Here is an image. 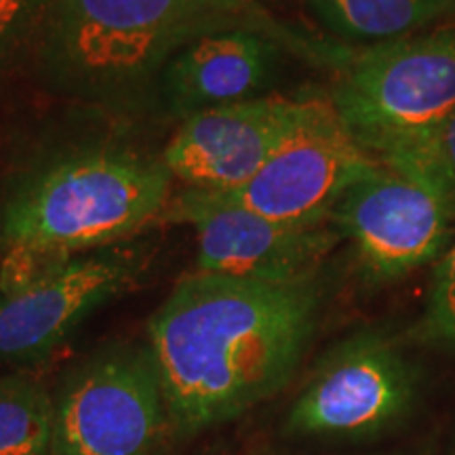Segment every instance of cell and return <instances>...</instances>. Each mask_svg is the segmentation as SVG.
Segmentation results:
<instances>
[{"label": "cell", "mask_w": 455, "mask_h": 455, "mask_svg": "<svg viewBox=\"0 0 455 455\" xmlns=\"http://www.w3.org/2000/svg\"><path fill=\"white\" fill-rule=\"evenodd\" d=\"M382 161L346 124L331 98L299 100L281 144L247 184L221 192L249 212L289 226L327 224L341 196Z\"/></svg>", "instance_id": "obj_5"}, {"label": "cell", "mask_w": 455, "mask_h": 455, "mask_svg": "<svg viewBox=\"0 0 455 455\" xmlns=\"http://www.w3.org/2000/svg\"><path fill=\"white\" fill-rule=\"evenodd\" d=\"M415 335L426 344L455 350V241L441 255Z\"/></svg>", "instance_id": "obj_16"}, {"label": "cell", "mask_w": 455, "mask_h": 455, "mask_svg": "<svg viewBox=\"0 0 455 455\" xmlns=\"http://www.w3.org/2000/svg\"><path fill=\"white\" fill-rule=\"evenodd\" d=\"M173 221L195 228L198 270L207 275L289 283L315 272L341 238L338 228L289 226L249 212L221 192L184 188L169 203Z\"/></svg>", "instance_id": "obj_9"}, {"label": "cell", "mask_w": 455, "mask_h": 455, "mask_svg": "<svg viewBox=\"0 0 455 455\" xmlns=\"http://www.w3.org/2000/svg\"><path fill=\"white\" fill-rule=\"evenodd\" d=\"M53 0H0V72L30 61Z\"/></svg>", "instance_id": "obj_17"}, {"label": "cell", "mask_w": 455, "mask_h": 455, "mask_svg": "<svg viewBox=\"0 0 455 455\" xmlns=\"http://www.w3.org/2000/svg\"><path fill=\"white\" fill-rule=\"evenodd\" d=\"M415 401V371L378 333L344 339L323 358L289 411V430L310 436H369L401 422Z\"/></svg>", "instance_id": "obj_8"}, {"label": "cell", "mask_w": 455, "mask_h": 455, "mask_svg": "<svg viewBox=\"0 0 455 455\" xmlns=\"http://www.w3.org/2000/svg\"><path fill=\"white\" fill-rule=\"evenodd\" d=\"M148 266L144 244L127 241L74 255L43 281L0 293V363L26 365L49 356L95 310L131 291Z\"/></svg>", "instance_id": "obj_7"}, {"label": "cell", "mask_w": 455, "mask_h": 455, "mask_svg": "<svg viewBox=\"0 0 455 455\" xmlns=\"http://www.w3.org/2000/svg\"><path fill=\"white\" fill-rule=\"evenodd\" d=\"M299 100L251 98L209 108L181 121L163 161L186 188L232 192L264 167L287 135Z\"/></svg>", "instance_id": "obj_11"}, {"label": "cell", "mask_w": 455, "mask_h": 455, "mask_svg": "<svg viewBox=\"0 0 455 455\" xmlns=\"http://www.w3.org/2000/svg\"><path fill=\"white\" fill-rule=\"evenodd\" d=\"M163 156L110 141L43 152L0 190V253L36 247L81 255L127 243L167 212Z\"/></svg>", "instance_id": "obj_3"}, {"label": "cell", "mask_w": 455, "mask_h": 455, "mask_svg": "<svg viewBox=\"0 0 455 455\" xmlns=\"http://www.w3.org/2000/svg\"><path fill=\"white\" fill-rule=\"evenodd\" d=\"M235 28L241 13L212 0H53L30 61L64 98L129 110L158 95L186 44Z\"/></svg>", "instance_id": "obj_2"}, {"label": "cell", "mask_w": 455, "mask_h": 455, "mask_svg": "<svg viewBox=\"0 0 455 455\" xmlns=\"http://www.w3.org/2000/svg\"><path fill=\"white\" fill-rule=\"evenodd\" d=\"M331 101L373 156L439 123L455 110V26L346 55Z\"/></svg>", "instance_id": "obj_4"}, {"label": "cell", "mask_w": 455, "mask_h": 455, "mask_svg": "<svg viewBox=\"0 0 455 455\" xmlns=\"http://www.w3.org/2000/svg\"><path fill=\"white\" fill-rule=\"evenodd\" d=\"M276 47L253 28L204 34L186 44L164 68L158 100L171 116L251 100L268 83Z\"/></svg>", "instance_id": "obj_12"}, {"label": "cell", "mask_w": 455, "mask_h": 455, "mask_svg": "<svg viewBox=\"0 0 455 455\" xmlns=\"http://www.w3.org/2000/svg\"><path fill=\"white\" fill-rule=\"evenodd\" d=\"M55 398L28 375H0V455H47Z\"/></svg>", "instance_id": "obj_14"}, {"label": "cell", "mask_w": 455, "mask_h": 455, "mask_svg": "<svg viewBox=\"0 0 455 455\" xmlns=\"http://www.w3.org/2000/svg\"><path fill=\"white\" fill-rule=\"evenodd\" d=\"M375 158L430 188L455 220V110L418 133L392 141Z\"/></svg>", "instance_id": "obj_15"}, {"label": "cell", "mask_w": 455, "mask_h": 455, "mask_svg": "<svg viewBox=\"0 0 455 455\" xmlns=\"http://www.w3.org/2000/svg\"><path fill=\"white\" fill-rule=\"evenodd\" d=\"M167 419L150 344H114L76 367L55 398L51 455H146Z\"/></svg>", "instance_id": "obj_6"}, {"label": "cell", "mask_w": 455, "mask_h": 455, "mask_svg": "<svg viewBox=\"0 0 455 455\" xmlns=\"http://www.w3.org/2000/svg\"><path fill=\"white\" fill-rule=\"evenodd\" d=\"M323 26L348 41H395L455 15V0H308Z\"/></svg>", "instance_id": "obj_13"}, {"label": "cell", "mask_w": 455, "mask_h": 455, "mask_svg": "<svg viewBox=\"0 0 455 455\" xmlns=\"http://www.w3.org/2000/svg\"><path fill=\"white\" fill-rule=\"evenodd\" d=\"M318 301L315 278H181L148 327L173 428H212L276 395L308 346Z\"/></svg>", "instance_id": "obj_1"}, {"label": "cell", "mask_w": 455, "mask_h": 455, "mask_svg": "<svg viewBox=\"0 0 455 455\" xmlns=\"http://www.w3.org/2000/svg\"><path fill=\"white\" fill-rule=\"evenodd\" d=\"M331 218L378 281H395L445 253L453 221L439 195L384 163L341 196Z\"/></svg>", "instance_id": "obj_10"}, {"label": "cell", "mask_w": 455, "mask_h": 455, "mask_svg": "<svg viewBox=\"0 0 455 455\" xmlns=\"http://www.w3.org/2000/svg\"><path fill=\"white\" fill-rule=\"evenodd\" d=\"M212 3L220 4V7H224L228 11H235V13H244V11L249 9V3H251V0H212Z\"/></svg>", "instance_id": "obj_18"}]
</instances>
